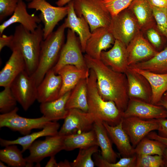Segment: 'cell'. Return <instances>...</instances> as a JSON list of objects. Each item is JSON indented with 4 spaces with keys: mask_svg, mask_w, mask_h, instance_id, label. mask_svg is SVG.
<instances>
[{
    "mask_svg": "<svg viewBox=\"0 0 167 167\" xmlns=\"http://www.w3.org/2000/svg\"><path fill=\"white\" fill-rule=\"evenodd\" d=\"M84 56L88 68L92 70L96 75L98 89L102 98L113 101L124 112L129 100L125 74L114 71L100 59L93 58L86 54Z\"/></svg>",
    "mask_w": 167,
    "mask_h": 167,
    "instance_id": "cell-1",
    "label": "cell"
},
{
    "mask_svg": "<svg viewBox=\"0 0 167 167\" xmlns=\"http://www.w3.org/2000/svg\"><path fill=\"white\" fill-rule=\"evenodd\" d=\"M9 46L12 51L17 49L25 62L26 71L30 75L36 71L39 64L41 45L43 40V28L41 24L33 32L19 24L15 28Z\"/></svg>",
    "mask_w": 167,
    "mask_h": 167,
    "instance_id": "cell-2",
    "label": "cell"
},
{
    "mask_svg": "<svg viewBox=\"0 0 167 167\" xmlns=\"http://www.w3.org/2000/svg\"><path fill=\"white\" fill-rule=\"evenodd\" d=\"M89 70L87 79L88 112L102 122L112 126H115L122 121L123 112L113 101L102 98L98 89L96 75L92 70Z\"/></svg>",
    "mask_w": 167,
    "mask_h": 167,
    "instance_id": "cell-3",
    "label": "cell"
},
{
    "mask_svg": "<svg viewBox=\"0 0 167 167\" xmlns=\"http://www.w3.org/2000/svg\"><path fill=\"white\" fill-rule=\"evenodd\" d=\"M66 28L63 23L41 42L38 66L32 75L37 87L46 73L53 68L58 61L64 44Z\"/></svg>",
    "mask_w": 167,
    "mask_h": 167,
    "instance_id": "cell-4",
    "label": "cell"
},
{
    "mask_svg": "<svg viewBox=\"0 0 167 167\" xmlns=\"http://www.w3.org/2000/svg\"><path fill=\"white\" fill-rule=\"evenodd\" d=\"M76 14L88 22L91 32L99 27L109 28L111 16L102 0H72Z\"/></svg>",
    "mask_w": 167,
    "mask_h": 167,
    "instance_id": "cell-5",
    "label": "cell"
},
{
    "mask_svg": "<svg viewBox=\"0 0 167 167\" xmlns=\"http://www.w3.org/2000/svg\"><path fill=\"white\" fill-rule=\"evenodd\" d=\"M108 28L115 40L126 47L141 32L135 17L128 8L111 17Z\"/></svg>",
    "mask_w": 167,
    "mask_h": 167,
    "instance_id": "cell-6",
    "label": "cell"
},
{
    "mask_svg": "<svg viewBox=\"0 0 167 167\" xmlns=\"http://www.w3.org/2000/svg\"><path fill=\"white\" fill-rule=\"evenodd\" d=\"M65 135L58 134L46 136L44 140L34 141L28 148L30 154L25 157L26 167H32L34 163L40 166V162L44 158L55 156L64 150V140Z\"/></svg>",
    "mask_w": 167,
    "mask_h": 167,
    "instance_id": "cell-7",
    "label": "cell"
},
{
    "mask_svg": "<svg viewBox=\"0 0 167 167\" xmlns=\"http://www.w3.org/2000/svg\"><path fill=\"white\" fill-rule=\"evenodd\" d=\"M19 108L16 107L12 111L0 115V128L6 127L17 131L23 135L31 133L34 129H42L52 121L44 116L36 118H28L17 113Z\"/></svg>",
    "mask_w": 167,
    "mask_h": 167,
    "instance_id": "cell-8",
    "label": "cell"
},
{
    "mask_svg": "<svg viewBox=\"0 0 167 167\" xmlns=\"http://www.w3.org/2000/svg\"><path fill=\"white\" fill-rule=\"evenodd\" d=\"M75 33L68 29L66 41L62 48L57 62L52 69L56 74L60 69L67 65H73L81 69L89 70Z\"/></svg>",
    "mask_w": 167,
    "mask_h": 167,
    "instance_id": "cell-9",
    "label": "cell"
},
{
    "mask_svg": "<svg viewBox=\"0 0 167 167\" xmlns=\"http://www.w3.org/2000/svg\"><path fill=\"white\" fill-rule=\"evenodd\" d=\"M27 8L41 11L39 16L44 24L43 40L53 32L58 23L67 15L68 9L67 5L54 6L46 0H33L28 2Z\"/></svg>",
    "mask_w": 167,
    "mask_h": 167,
    "instance_id": "cell-10",
    "label": "cell"
},
{
    "mask_svg": "<svg viewBox=\"0 0 167 167\" xmlns=\"http://www.w3.org/2000/svg\"><path fill=\"white\" fill-rule=\"evenodd\" d=\"M10 87L17 102L25 111L37 100V86L34 78L26 70L15 78Z\"/></svg>",
    "mask_w": 167,
    "mask_h": 167,
    "instance_id": "cell-11",
    "label": "cell"
},
{
    "mask_svg": "<svg viewBox=\"0 0 167 167\" xmlns=\"http://www.w3.org/2000/svg\"><path fill=\"white\" fill-rule=\"evenodd\" d=\"M96 119L94 116L88 112L77 109H69L58 134L66 135L89 131L93 129Z\"/></svg>",
    "mask_w": 167,
    "mask_h": 167,
    "instance_id": "cell-12",
    "label": "cell"
},
{
    "mask_svg": "<svg viewBox=\"0 0 167 167\" xmlns=\"http://www.w3.org/2000/svg\"><path fill=\"white\" fill-rule=\"evenodd\" d=\"M122 127L135 148L149 132L157 130L159 124L157 119L129 117L123 118Z\"/></svg>",
    "mask_w": 167,
    "mask_h": 167,
    "instance_id": "cell-13",
    "label": "cell"
},
{
    "mask_svg": "<svg viewBox=\"0 0 167 167\" xmlns=\"http://www.w3.org/2000/svg\"><path fill=\"white\" fill-rule=\"evenodd\" d=\"M123 118L135 117L146 119L167 118V111L163 106L135 98H130Z\"/></svg>",
    "mask_w": 167,
    "mask_h": 167,
    "instance_id": "cell-14",
    "label": "cell"
},
{
    "mask_svg": "<svg viewBox=\"0 0 167 167\" xmlns=\"http://www.w3.org/2000/svg\"><path fill=\"white\" fill-rule=\"evenodd\" d=\"M115 40L108 28H97L91 32L87 40L85 52L93 58L100 59L101 52L111 47Z\"/></svg>",
    "mask_w": 167,
    "mask_h": 167,
    "instance_id": "cell-15",
    "label": "cell"
},
{
    "mask_svg": "<svg viewBox=\"0 0 167 167\" xmlns=\"http://www.w3.org/2000/svg\"><path fill=\"white\" fill-rule=\"evenodd\" d=\"M126 49L129 66L150 59L158 52L144 37L141 31L131 40Z\"/></svg>",
    "mask_w": 167,
    "mask_h": 167,
    "instance_id": "cell-16",
    "label": "cell"
},
{
    "mask_svg": "<svg viewBox=\"0 0 167 167\" xmlns=\"http://www.w3.org/2000/svg\"><path fill=\"white\" fill-rule=\"evenodd\" d=\"M100 60L114 71L125 73L129 66L126 47L120 41L115 40L110 49L101 52Z\"/></svg>",
    "mask_w": 167,
    "mask_h": 167,
    "instance_id": "cell-17",
    "label": "cell"
},
{
    "mask_svg": "<svg viewBox=\"0 0 167 167\" xmlns=\"http://www.w3.org/2000/svg\"><path fill=\"white\" fill-rule=\"evenodd\" d=\"M62 86L61 77L51 69L37 87V100L42 103L58 99Z\"/></svg>",
    "mask_w": 167,
    "mask_h": 167,
    "instance_id": "cell-18",
    "label": "cell"
},
{
    "mask_svg": "<svg viewBox=\"0 0 167 167\" xmlns=\"http://www.w3.org/2000/svg\"><path fill=\"white\" fill-rule=\"evenodd\" d=\"M125 74L127 80L129 98H135L151 103V89L145 78L129 66Z\"/></svg>",
    "mask_w": 167,
    "mask_h": 167,
    "instance_id": "cell-19",
    "label": "cell"
},
{
    "mask_svg": "<svg viewBox=\"0 0 167 167\" xmlns=\"http://www.w3.org/2000/svg\"><path fill=\"white\" fill-rule=\"evenodd\" d=\"M19 0L17 6L10 18L0 25V36L6 28L15 23H19L31 32L38 27L41 20L40 17L34 14H29L27 11L26 4L23 1Z\"/></svg>",
    "mask_w": 167,
    "mask_h": 167,
    "instance_id": "cell-20",
    "label": "cell"
},
{
    "mask_svg": "<svg viewBox=\"0 0 167 167\" xmlns=\"http://www.w3.org/2000/svg\"><path fill=\"white\" fill-rule=\"evenodd\" d=\"M67 6V16L63 23L66 28L70 29L78 34L82 52L84 53L86 42L91 34L89 26L83 17H78L76 14L72 0Z\"/></svg>",
    "mask_w": 167,
    "mask_h": 167,
    "instance_id": "cell-21",
    "label": "cell"
},
{
    "mask_svg": "<svg viewBox=\"0 0 167 167\" xmlns=\"http://www.w3.org/2000/svg\"><path fill=\"white\" fill-rule=\"evenodd\" d=\"M12 53L0 72V86H10L15 78L26 70L24 59L19 51L12 50Z\"/></svg>",
    "mask_w": 167,
    "mask_h": 167,
    "instance_id": "cell-22",
    "label": "cell"
},
{
    "mask_svg": "<svg viewBox=\"0 0 167 167\" xmlns=\"http://www.w3.org/2000/svg\"><path fill=\"white\" fill-rule=\"evenodd\" d=\"M60 125L57 121H52L40 131L35 132L19 137L15 139L8 140L0 139V144L2 147L15 144L19 145L22 147V153L28 149L31 144L40 137L52 136L58 134Z\"/></svg>",
    "mask_w": 167,
    "mask_h": 167,
    "instance_id": "cell-23",
    "label": "cell"
},
{
    "mask_svg": "<svg viewBox=\"0 0 167 167\" xmlns=\"http://www.w3.org/2000/svg\"><path fill=\"white\" fill-rule=\"evenodd\" d=\"M102 122L120 155L122 157H128L135 154V148L131 145L128 136L122 128V120L114 126L110 125L104 122Z\"/></svg>",
    "mask_w": 167,
    "mask_h": 167,
    "instance_id": "cell-24",
    "label": "cell"
},
{
    "mask_svg": "<svg viewBox=\"0 0 167 167\" xmlns=\"http://www.w3.org/2000/svg\"><path fill=\"white\" fill-rule=\"evenodd\" d=\"M127 8L134 15L141 32L155 26L152 6L149 0H133Z\"/></svg>",
    "mask_w": 167,
    "mask_h": 167,
    "instance_id": "cell-25",
    "label": "cell"
},
{
    "mask_svg": "<svg viewBox=\"0 0 167 167\" xmlns=\"http://www.w3.org/2000/svg\"><path fill=\"white\" fill-rule=\"evenodd\" d=\"M89 71V70L81 69L72 65H67L60 69L57 73L60 76L62 79L59 97L71 91L80 80L87 79Z\"/></svg>",
    "mask_w": 167,
    "mask_h": 167,
    "instance_id": "cell-26",
    "label": "cell"
},
{
    "mask_svg": "<svg viewBox=\"0 0 167 167\" xmlns=\"http://www.w3.org/2000/svg\"><path fill=\"white\" fill-rule=\"evenodd\" d=\"M129 66L147 80L152 91L151 103L157 105L167 91V73L157 74Z\"/></svg>",
    "mask_w": 167,
    "mask_h": 167,
    "instance_id": "cell-27",
    "label": "cell"
},
{
    "mask_svg": "<svg viewBox=\"0 0 167 167\" xmlns=\"http://www.w3.org/2000/svg\"><path fill=\"white\" fill-rule=\"evenodd\" d=\"M98 145L101 149V155L103 159L110 163L116 162L118 155L113 150L107 131L102 122L96 118L93 124Z\"/></svg>",
    "mask_w": 167,
    "mask_h": 167,
    "instance_id": "cell-28",
    "label": "cell"
},
{
    "mask_svg": "<svg viewBox=\"0 0 167 167\" xmlns=\"http://www.w3.org/2000/svg\"><path fill=\"white\" fill-rule=\"evenodd\" d=\"M71 92L66 93L54 100L41 103L40 109L43 115L54 121L64 119L68 113L66 105Z\"/></svg>",
    "mask_w": 167,
    "mask_h": 167,
    "instance_id": "cell-29",
    "label": "cell"
},
{
    "mask_svg": "<svg viewBox=\"0 0 167 167\" xmlns=\"http://www.w3.org/2000/svg\"><path fill=\"white\" fill-rule=\"evenodd\" d=\"M96 145H98L97 138L93 129L88 131L65 136L64 150L66 151L87 148Z\"/></svg>",
    "mask_w": 167,
    "mask_h": 167,
    "instance_id": "cell-30",
    "label": "cell"
},
{
    "mask_svg": "<svg viewBox=\"0 0 167 167\" xmlns=\"http://www.w3.org/2000/svg\"><path fill=\"white\" fill-rule=\"evenodd\" d=\"M87 79L80 80L71 91L66 105V109H77L88 112Z\"/></svg>",
    "mask_w": 167,
    "mask_h": 167,
    "instance_id": "cell-31",
    "label": "cell"
},
{
    "mask_svg": "<svg viewBox=\"0 0 167 167\" xmlns=\"http://www.w3.org/2000/svg\"><path fill=\"white\" fill-rule=\"evenodd\" d=\"M130 66L157 74L167 73V47L150 59Z\"/></svg>",
    "mask_w": 167,
    "mask_h": 167,
    "instance_id": "cell-32",
    "label": "cell"
},
{
    "mask_svg": "<svg viewBox=\"0 0 167 167\" xmlns=\"http://www.w3.org/2000/svg\"><path fill=\"white\" fill-rule=\"evenodd\" d=\"M22 153L16 145L6 146L0 150V160L11 167H26L27 162Z\"/></svg>",
    "mask_w": 167,
    "mask_h": 167,
    "instance_id": "cell-33",
    "label": "cell"
},
{
    "mask_svg": "<svg viewBox=\"0 0 167 167\" xmlns=\"http://www.w3.org/2000/svg\"><path fill=\"white\" fill-rule=\"evenodd\" d=\"M166 147L156 140L144 137L135 148V152L137 155H158L162 156Z\"/></svg>",
    "mask_w": 167,
    "mask_h": 167,
    "instance_id": "cell-34",
    "label": "cell"
},
{
    "mask_svg": "<svg viewBox=\"0 0 167 167\" xmlns=\"http://www.w3.org/2000/svg\"><path fill=\"white\" fill-rule=\"evenodd\" d=\"M98 145L79 149L75 160L71 162V167H94L95 163L92 159V156L98 152Z\"/></svg>",
    "mask_w": 167,
    "mask_h": 167,
    "instance_id": "cell-35",
    "label": "cell"
},
{
    "mask_svg": "<svg viewBox=\"0 0 167 167\" xmlns=\"http://www.w3.org/2000/svg\"><path fill=\"white\" fill-rule=\"evenodd\" d=\"M95 164L98 167H135L136 154L128 157H122L114 163H110L104 160L98 152L94 154Z\"/></svg>",
    "mask_w": 167,
    "mask_h": 167,
    "instance_id": "cell-36",
    "label": "cell"
},
{
    "mask_svg": "<svg viewBox=\"0 0 167 167\" xmlns=\"http://www.w3.org/2000/svg\"><path fill=\"white\" fill-rule=\"evenodd\" d=\"M4 88L0 92V112L1 114L12 111L16 107L18 102L10 86Z\"/></svg>",
    "mask_w": 167,
    "mask_h": 167,
    "instance_id": "cell-37",
    "label": "cell"
},
{
    "mask_svg": "<svg viewBox=\"0 0 167 167\" xmlns=\"http://www.w3.org/2000/svg\"><path fill=\"white\" fill-rule=\"evenodd\" d=\"M137 155L135 167L164 166L162 156L158 155Z\"/></svg>",
    "mask_w": 167,
    "mask_h": 167,
    "instance_id": "cell-38",
    "label": "cell"
},
{
    "mask_svg": "<svg viewBox=\"0 0 167 167\" xmlns=\"http://www.w3.org/2000/svg\"><path fill=\"white\" fill-rule=\"evenodd\" d=\"M152 9L158 30L167 39V8L152 6Z\"/></svg>",
    "mask_w": 167,
    "mask_h": 167,
    "instance_id": "cell-39",
    "label": "cell"
},
{
    "mask_svg": "<svg viewBox=\"0 0 167 167\" xmlns=\"http://www.w3.org/2000/svg\"><path fill=\"white\" fill-rule=\"evenodd\" d=\"M133 0H102L111 17L127 8Z\"/></svg>",
    "mask_w": 167,
    "mask_h": 167,
    "instance_id": "cell-40",
    "label": "cell"
},
{
    "mask_svg": "<svg viewBox=\"0 0 167 167\" xmlns=\"http://www.w3.org/2000/svg\"><path fill=\"white\" fill-rule=\"evenodd\" d=\"M19 0H0V21L12 15L15 11Z\"/></svg>",
    "mask_w": 167,
    "mask_h": 167,
    "instance_id": "cell-41",
    "label": "cell"
},
{
    "mask_svg": "<svg viewBox=\"0 0 167 167\" xmlns=\"http://www.w3.org/2000/svg\"><path fill=\"white\" fill-rule=\"evenodd\" d=\"M144 32L148 40L154 48H158L161 46V39L155 26L147 29Z\"/></svg>",
    "mask_w": 167,
    "mask_h": 167,
    "instance_id": "cell-42",
    "label": "cell"
},
{
    "mask_svg": "<svg viewBox=\"0 0 167 167\" xmlns=\"http://www.w3.org/2000/svg\"><path fill=\"white\" fill-rule=\"evenodd\" d=\"M157 119L159 124L158 135L162 137H167V119L165 118Z\"/></svg>",
    "mask_w": 167,
    "mask_h": 167,
    "instance_id": "cell-43",
    "label": "cell"
},
{
    "mask_svg": "<svg viewBox=\"0 0 167 167\" xmlns=\"http://www.w3.org/2000/svg\"><path fill=\"white\" fill-rule=\"evenodd\" d=\"M146 137L149 139L158 141L164 144L167 148V137L161 136L153 131L149 132Z\"/></svg>",
    "mask_w": 167,
    "mask_h": 167,
    "instance_id": "cell-44",
    "label": "cell"
},
{
    "mask_svg": "<svg viewBox=\"0 0 167 167\" xmlns=\"http://www.w3.org/2000/svg\"><path fill=\"white\" fill-rule=\"evenodd\" d=\"M13 36V35L9 36L3 34L0 36V51L5 46L9 47Z\"/></svg>",
    "mask_w": 167,
    "mask_h": 167,
    "instance_id": "cell-45",
    "label": "cell"
},
{
    "mask_svg": "<svg viewBox=\"0 0 167 167\" xmlns=\"http://www.w3.org/2000/svg\"><path fill=\"white\" fill-rule=\"evenodd\" d=\"M151 5L159 8H167V0H149Z\"/></svg>",
    "mask_w": 167,
    "mask_h": 167,
    "instance_id": "cell-46",
    "label": "cell"
},
{
    "mask_svg": "<svg viewBox=\"0 0 167 167\" xmlns=\"http://www.w3.org/2000/svg\"><path fill=\"white\" fill-rule=\"evenodd\" d=\"M58 163L57 162L55 156L50 157V158L45 165L46 167H57Z\"/></svg>",
    "mask_w": 167,
    "mask_h": 167,
    "instance_id": "cell-47",
    "label": "cell"
},
{
    "mask_svg": "<svg viewBox=\"0 0 167 167\" xmlns=\"http://www.w3.org/2000/svg\"><path fill=\"white\" fill-rule=\"evenodd\" d=\"M157 105L163 106L167 111V96L163 95Z\"/></svg>",
    "mask_w": 167,
    "mask_h": 167,
    "instance_id": "cell-48",
    "label": "cell"
},
{
    "mask_svg": "<svg viewBox=\"0 0 167 167\" xmlns=\"http://www.w3.org/2000/svg\"><path fill=\"white\" fill-rule=\"evenodd\" d=\"M57 167H71V162L66 160L58 163Z\"/></svg>",
    "mask_w": 167,
    "mask_h": 167,
    "instance_id": "cell-49",
    "label": "cell"
},
{
    "mask_svg": "<svg viewBox=\"0 0 167 167\" xmlns=\"http://www.w3.org/2000/svg\"><path fill=\"white\" fill-rule=\"evenodd\" d=\"M72 0H58L56 2V4L58 6H63Z\"/></svg>",
    "mask_w": 167,
    "mask_h": 167,
    "instance_id": "cell-50",
    "label": "cell"
},
{
    "mask_svg": "<svg viewBox=\"0 0 167 167\" xmlns=\"http://www.w3.org/2000/svg\"><path fill=\"white\" fill-rule=\"evenodd\" d=\"M164 161V166L167 167V148H166L164 150L162 155Z\"/></svg>",
    "mask_w": 167,
    "mask_h": 167,
    "instance_id": "cell-51",
    "label": "cell"
},
{
    "mask_svg": "<svg viewBox=\"0 0 167 167\" xmlns=\"http://www.w3.org/2000/svg\"><path fill=\"white\" fill-rule=\"evenodd\" d=\"M4 162L1 161H0V167H7V166L6 165Z\"/></svg>",
    "mask_w": 167,
    "mask_h": 167,
    "instance_id": "cell-52",
    "label": "cell"
},
{
    "mask_svg": "<svg viewBox=\"0 0 167 167\" xmlns=\"http://www.w3.org/2000/svg\"><path fill=\"white\" fill-rule=\"evenodd\" d=\"M24 1L28 2H30L32 1L33 0H24Z\"/></svg>",
    "mask_w": 167,
    "mask_h": 167,
    "instance_id": "cell-53",
    "label": "cell"
},
{
    "mask_svg": "<svg viewBox=\"0 0 167 167\" xmlns=\"http://www.w3.org/2000/svg\"><path fill=\"white\" fill-rule=\"evenodd\" d=\"M164 95L167 96V91L164 93Z\"/></svg>",
    "mask_w": 167,
    "mask_h": 167,
    "instance_id": "cell-54",
    "label": "cell"
},
{
    "mask_svg": "<svg viewBox=\"0 0 167 167\" xmlns=\"http://www.w3.org/2000/svg\"></svg>",
    "mask_w": 167,
    "mask_h": 167,
    "instance_id": "cell-55",
    "label": "cell"
}]
</instances>
